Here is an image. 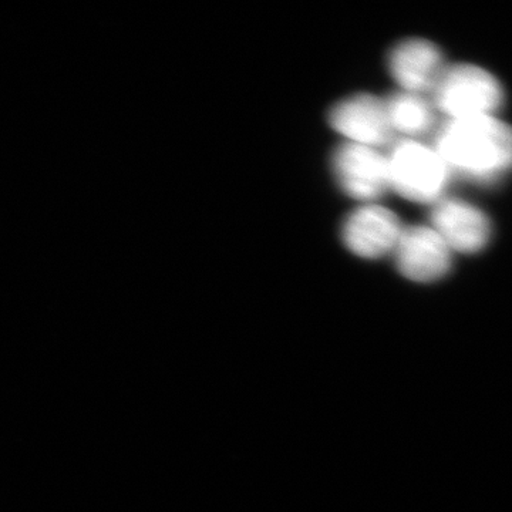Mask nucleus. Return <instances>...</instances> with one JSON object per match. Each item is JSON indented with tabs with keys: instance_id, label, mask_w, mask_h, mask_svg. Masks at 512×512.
<instances>
[{
	"instance_id": "nucleus-4",
	"label": "nucleus",
	"mask_w": 512,
	"mask_h": 512,
	"mask_svg": "<svg viewBox=\"0 0 512 512\" xmlns=\"http://www.w3.org/2000/svg\"><path fill=\"white\" fill-rule=\"evenodd\" d=\"M332 170L339 187L355 200L372 204L390 190L387 156L377 148L346 141L333 153Z\"/></svg>"
},
{
	"instance_id": "nucleus-2",
	"label": "nucleus",
	"mask_w": 512,
	"mask_h": 512,
	"mask_svg": "<svg viewBox=\"0 0 512 512\" xmlns=\"http://www.w3.org/2000/svg\"><path fill=\"white\" fill-rule=\"evenodd\" d=\"M431 103L447 120L495 116L503 107L504 90L483 67L454 64L441 74L431 92Z\"/></svg>"
},
{
	"instance_id": "nucleus-10",
	"label": "nucleus",
	"mask_w": 512,
	"mask_h": 512,
	"mask_svg": "<svg viewBox=\"0 0 512 512\" xmlns=\"http://www.w3.org/2000/svg\"><path fill=\"white\" fill-rule=\"evenodd\" d=\"M383 100L394 134L400 133L409 140H416L434 127L436 109L423 94L400 90Z\"/></svg>"
},
{
	"instance_id": "nucleus-7",
	"label": "nucleus",
	"mask_w": 512,
	"mask_h": 512,
	"mask_svg": "<svg viewBox=\"0 0 512 512\" xmlns=\"http://www.w3.org/2000/svg\"><path fill=\"white\" fill-rule=\"evenodd\" d=\"M329 123L348 143L377 148L393 140L384 100L373 94L346 97L330 109Z\"/></svg>"
},
{
	"instance_id": "nucleus-6",
	"label": "nucleus",
	"mask_w": 512,
	"mask_h": 512,
	"mask_svg": "<svg viewBox=\"0 0 512 512\" xmlns=\"http://www.w3.org/2000/svg\"><path fill=\"white\" fill-rule=\"evenodd\" d=\"M433 205L430 227L451 251L476 254L490 244L493 224L476 205L458 198H441Z\"/></svg>"
},
{
	"instance_id": "nucleus-5",
	"label": "nucleus",
	"mask_w": 512,
	"mask_h": 512,
	"mask_svg": "<svg viewBox=\"0 0 512 512\" xmlns=\"http://www.w3.org/2000/svg\"><path fill=\"white\" fill-rule=\"evenodd\" d=\"M393 255L400 274L417 284L440 281L453 266V251L430 225L404 228Z\"/></svg>"
},
{
	"instance_id": "nucleus-8",
	"label": "nucleus",
	"mask_w": 512,
	"mask_h": 512,
	"mask_svg": "<svg viewBox=\"0 0 512 512\" xmlns=\"http://www.w3.org/2000/svg\"><path fill=\"white\" fill-rule=\"evenodd\" d=\"M403 229L399 217L389 208L366 204L350 212L343 222V244L360 258L379 259L393 254Z\"/></svg>"
},
{
	"instance_id": "nucleus-9",
	"label": "nucleus",
	"mask_w": 512,
	"mask_h": 512,
	"mask_svg": "<svg viewBox=\"0 0 512 512\" xmlns=\"http://www.w3.org/2000/svg\"><path fill=\"white\" fill-rule=\"evenodd\" d=\"M387 64L402 92L423 96L433 92L447 67L439 47L424 39H407L394 46Z\"/></svg>"
},
{
	"instance_id": "nucleus-1",
	"label": "nucleus",
	"mask_w": 512,
	"mask_h": 512,
	"mask_svg": "<svg viewBox=\"0 0 512 512\" xmlns=\"http://www.w3.org/2000/svg\"><path fill=\"white\" fill-rule=\"evenodd\" d=\"M433 147L451 174L477 183H493L512 171V127L495 116L447 120Z\"/></svg>"
},
{
	"instance_id": "nucleus-3",
	"label": "nucleus",
	"mask_w": 512,
	"mask_h": 512,
	"mask_svg": "<svg viewBox=\"0 0 512 512\" xmlns=\"http://www.w3.org/2000/svg\"><path fill=\"white\" fill-rule=\"evenodd\" d=\"M386 156L390 190L420 204H436L444 198L453 174L436 148L403 138Z\"/></svg>"
}]
</instances>
